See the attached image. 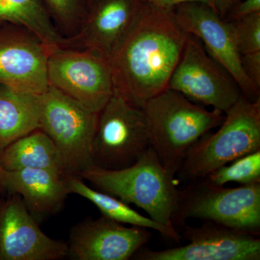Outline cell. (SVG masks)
<instances>
[{
  "label": "cell",
  "instance_id": "cell-1",
  "mask_svg": "<svg viewBox=\"0 0 260 260\" xmlns=\"http://www.w3.org/2000/svg\"><path fill=\"white\" fill-rule=\"evenodd\" d=\"M187 37L174 9L143 0L134 24L110 57L114 90L143 108L167 88Z\"/></svg>",
  "mask_w": 260,
  "mask_h": 260
},
{
  "label": "cell",
  "instance_id": "cell-2",
  "mask_svg": "<svg viewBox=\"0 0 260 260\" xmlns=\"http://www.w3.org/2000/svg\"><path fill=\"white\" fill-rule=\"evenodd\" d=\"M176 174L167 170L153 148L129 167L109 170L93 165L80 178L91 183L98 190L112 195L127 204H134L159 224L175 229L179 189Z\"/></svg>",
  "mask_w": 260,
  "mask_h": 260
},
{
  "label": "cell",
  "instance_id": "cell-3",
  "mask_svg": "<svg viewBox=\"0 0 260 260\" xmlns=\"http://www.w3.org/2000/svg\"><path fill=\"white\" fill-rule=\"evenodd\" d=\"M143 109L152 148L162 165L176 174L191 147L225 119L223 113L207 110L169 88L148 100Z\"/></svg>",
  "mask_w": 260,
  "mask_h": 260
},
{
  "label": "cell",
  "instance_id": "cell-4",
  "mask_svg": "<svg viewBox=\"0 0 260 260\" xmlns=\"http://www.w3.org/2000/svg\"><path fill=\"white\" fill-rule=\"evenodd\" d=\"M215 133H206L188 150L177 174L186 183L206 179L218 168L260 150V98L242 95Z\"/></svg>",
  "mask_w": 260,
  "mask_h": 260
},
{
  "label": "cell",
  "instance_id": "cell-5",
  "mask_svg": "<svg viewBox=\"0 0 260 260\" xmlns=\"http://www.w3.org/2000/svg\"><path fill=\"white\" fill-rule=\"evenodd\" d=\"M99 113L49 85L39 95V127L60 155L66 177H80L94 165L93 143Z\"/></svg>",
  "mask_w": 260,
  "mask_h": 260
},
{
  "label": "cell",
  "instance_id": "cell-6",
  "mask_svg": "<svg viewBox=\"0 0 260 260\" xmlns=\"http://www.w3.org/2000/svg\"><path fill=\"white\" fill-rule=\"evenodd\" d=\"M200 219L258 236L260 233V182L235 188L217 186L208 179L191 181L179 189L173 224Z\"/></svg>",
  "mask_w": 260,
  "mask_h": 260
},
{
  "label": "cell",
  "instance_id": "cell-7",
  "mask_svg": "<svg viewBox=\"0 0 260 260\" xmlns=\"http://www.w3.org/2000/svg\"><path fill=\"white\" fill-rule=\"evenodd\" d=\"M152 148L143 108L114 90L99 113L93 143L94 165L117 170L134 164Z\"/></svg>",
  "mask_w": 260,
  "mask_h": 260
},
{
  "label": "cell",
  "instance_id": "cell-8",
  "mask_svg": "<svg viewBox=\"0 0 260 260\" xmlns=\"http://www.w3.org/2000/svg\"><path fill=\"white\" fill-rule=\"evenodd\" d=\"M49 85L99 113L114 92L110 59L88 49L56 47L48 59Z\"/></svg>",
  "mask_w": 260,
  "mask_h": 260
},
{
  "label": "cell",
  "instance_id": "cell-9",
  "mask_svg": "<svg viewBox=\"0 0 260 260\" xmlns=\"http://www.w3.org/2000/svg\"><path fill=\"white\" fill-rule=\"evenodd\" d=\"M167 88L222 113L243 95L232 77L207 52L199 39L189 34Z\"/></svg>",
  "mask_w": 260,
  "mask_h": 260
},
{
  "label": "cell",
  "instance_id": "cell-10",
  "mask_svg": "<svg viewBox=\"0 0 260 260\" xmlns=\"http://www.w3.org/2000/svg\"><path fill=\"white\" fill-rule=\"evenodd\" d=\"M202 226L180 225L186 245L153 251H137L140 260H259L260 239L249 233L206 221Z\"/></svg>",
  "mask_w": 260,
  "mask_h": 260
},
{
  "label": "cell",
  "instance_id": "cell-11",
  "mask_svg": "<svg viewBox=\"0 0 260 260\" xmlns=\"http://www.w3.org/2000/svg\"><path fill=\"white\" fill-rule=\"evenodd\" d=\"M51 48L27 29L0 23V83L40 95L47 90Z\"/></svg>",
  "mask_w": 260,
  "mask_h": 260
},
{
  "label": "cell",
  "instance_id": "cell-12",
  "mask_svg": "<svg viewBox=\"0 0 260 260\" xmlns=\"http://www.w3.org/2000/svg\"><path fill=\"white\" fill-rule=\"evenodd\" d=\"M181 28L198 38L205 50L235 80L244 96L251 101L259 98V90L253 85L243 69L230 25L209 5L184 3L174 8Z\"/></svg>",
  "mask_w": 260,
  "mask_h": 260
},
{
  "label": "cell",
  "instance_id": "cell-13",
  "mask_svg": "<svg viewBox=\"0 0 260 260\" xmlns=\"http://www.w3.org/2000/svg\"><path fill=\"white\" fill-rule=\"evenodd\" d=\"M68 255V243L48 237L20 195L0 202V260H59Z\"/></svg>",
  "mask_w": 260,
  "mask_h": 260
},
{
  "label": "cell",
  "instance_id": "cell-14",
  "mask_svg": "<svg viewBox=\"0 0 260 260\" xmlns=\"http://www.w3.org/2000/svg\"><path fill=\"white\" fill-rule=\"evenodd\" d=\"M151 237L148 229L125 226L102 215L70 229L68 255L75 260H127Z\"/></svg>",
  "mask_w": 260,
  "mask_h": 260
},
{
  "label": "cell",
  "instance_id": "cell-15",
  "mask_svg": "<svg viewBox=\"0 0 260 260\" xmlns=\"http://www.w3.org/2000/svg\"><path fill=\"white\" fill-rule=\"evenodd\" d=\"M143 0H97L64 47L111 56L134 24Z\"/></svg>",
  "mask_w": 260,
  "mask_h": 260
},
{
  "label": "cell",
  "instance_id": "cell-16",
  "mask_svg": "<svg viewBox=\"0 0 260 260\" xmlns=\"http://www.w3.org/2000/svg\"><path fill=\"white\" fill-rule=\"evenodd\" d=\"M3 186L10 194L21 197L38 223L59 213L70 194L66 177L49 169L4 170Z\"/></svg>",
  "mask_w": 260,
  "mask_h": 260
},
{
  "label": "cell",
  "instance_id": "cell-17",
  "mask_svg": "<svg viewBox=\"0 0 260 260\" xmlns=\"http://www.w3.org/2000/svg\"><path fill=\"white\" fill-rule=\"evenodd\" d=\"M0 167L8 172L24 169H49L65 176L55 145L40 129L30 132L3 149L0 152Z\"/></svg>",
  "mask_w": 260,
  "mask_h": 260
},
{
  "label": "cell",
  "instance_id": "cell-18",
  "mask_svg": "<svg viewBox=\"0 0 260 260\" xmlns=\"http://www.w3.org/2000/svg\"><path fill=\"white\" fill-rule=\"evenodd\" d=\"M39 127V95L0 83V152Z\"/></svg>",
  "mask_w": 260,
  "mask_h": 260
},
{
  "label": "cell",
  "instance_id": "cell-19",
  "mask_svg": "<svg viewBox=\"0 0 260 260\" xmlns=\"http://www.w3.org/2000/svg\"><path fill=\"white\" fill-rule=\"evenodd\" d=\"M66 182L70 194L79 195L91 202L104 216L121 224L153 229L174 242H180L176 229L164 226L153 219L143 216L116 197L89 187L81 178L66 177Z\"/></svg>",
  "mask_w": 260,
  "mask_h": 260
},
{
  "label": "cell",
  "instance_id": "cell-20",
  "mask_svg": "<svg viewBox=\"0 0 260 260\" xmlns=\"http://www.w3.org/2000/svg\"><path fill=\"white\" fill-rule=\"evenodd\" d=\"M0 22L27 29L51 48L66 42L42 0H0Z\"/></svg>",
  "mask_w": 260,
  "mask_h": 260
},
{
  "label": "cell",
  "instance_id": "cell-21",
  "mask_svg": "<svg viewBox=\"0 0 260 260\" xmlns=\"http://www.w3.org/2000/svg\"><path fill=\"white\" fill-rule=\"evenodd\" d=\"M217 186L229 182L242 185L260 182V150L236 159L230 166H223L206 178Z\"/></svg>",
  "mask_w": 260,
  "mask_h": 260
},
{
  "label": "cell",
  "instance_id": "cell-22",
  "mask_svg": "<svg viewBox=\"0 0 260 260\" xmlns=\"http://www.w3.org/2000/svg\"><path fill=\"white\" fill-rule=\"evenodd\" d=\"M228 22L241 56L260 51V12Z\"/></svg>",
  "mask_w": 260,
  "mask_h": 260
},
{
  "label": "cell",
  "instance_id": "cell-23",
  "mask_svg": "<svg viewBox=\"0 0 260 260\" xmlns=\"http://www.w3.org/2000/svg\"><path fill=\"white\" fill-rule=\"evenodd\" d=\"M58 25L73 34L79 28L85 16L80 0H45Z\"/></svg>",
  "mask_w": 260,
  "mask_h": 260
},
{
  "label": "cell",
  "instance_id": "cell-24",
  "mask_svg": "<svg viewBox=\"0 0 260 260\" xmlns=\"http://www.w3.org/2000/svg\"><path fill=\"white\" fill-rule=\"evenodd\" d=\"M243 69L253 85L260 90V51L241 56Z\"/></svg>",
  "mask_w": 260,
  "mask_h": 260
},
{
  "label": "cell",
  "instance_id": "cell-25",
  "mask_svg": "<svg viewBox=\"0 0 260 260\" xmlns=\"http://www.w3.org/2000/svg\"><path fill=\"white\" fill-rule=\"evenodd\" d=\"M260 12V0H245L239 2L229 11L226 21H234Z\"/></svg>",
  "mask_w": 260,
  "mask_h": 260
},
{
  "label": "cell",
  "instance_id": "cell-26",
  "mask_svg": "<svg viewBox=\"0 0 260 260\" xmlns=\"http://www.w3.org/2000/svg\"><path fill=\"white\" fill-rule=\"evenodd\" d=\"M150 4L165 8V9H174L178 5L189 3H199L209 5L215 10V0H145Z\"/></svg>",
  "mask_w": 260,
  "mask_h": 260
},
{
  "label": "cell",
  "instance_id": "cell-27",
  "mask_svg": "<svg viewBox=\"0 0 260 260\" xmlns=\"http://www.w3.org/2000/svg\"><path fill=\"white\" fill-rule=\"evenodd\" d=\"M241 0H215V10L222 18H225L231 10Z\"/></svg>",
  "mask_w": 260,
  "mask_h": 260
},
{
  "label": "cell",
  "instance_id": "cell-28",
  "mask_svg": "<svg viewBox=\"0 0 260 260\" xmlns=\"http://www.w3.org/2000/svg\"><path fill=\"white\" fill-rule=\"evenodd\" d=\"M3 175H4V170L0 167V194L4 192V186H3Z\"/></svg>",
  "mask_w": 260,
  "mask_h": 260
},
{
  "label": "cell",
  "instance_id": "cell-29",
  "mask_svg": "<svg viewBox=\"0 0 260 260\" xmlns=\"http://www.w3.org/2000/svg\"><path fill=\"white\" fill-rule=\"evenodd\" d=\"M0 23H2V22H0Z\"/></svg>",
  "mask_w": 260,
  "mask_h": 260
}]
</instances>
